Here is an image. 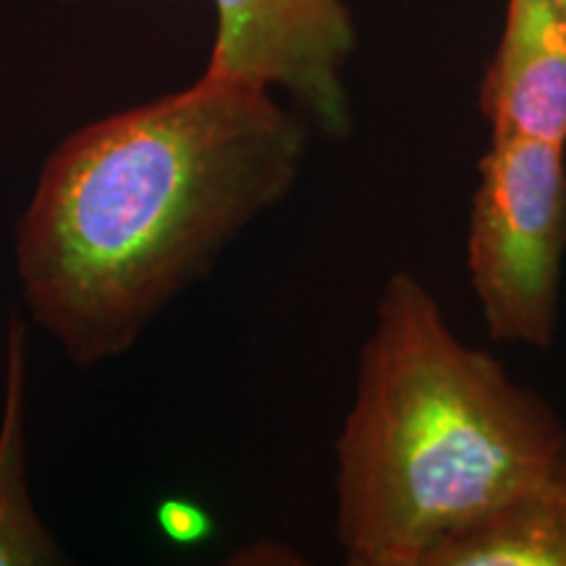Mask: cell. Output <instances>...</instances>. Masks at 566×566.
<instances>
[{
    "label": "cell",
    "instance_id": "cell-1",
    "mask_svg": "<svg viewBox=\"0 0 566 566\" xmlns=\"http://www.w3.org/2000/svg\"><path fill=\"white\" fill-rule=\"evenodd\" d=\"M304 153L273 90L208 74L69 134L13 237L32 321L82 370L122 357L292 192Z\"/></svg>",
    "mask_w": 566,
    "mask_h": 566
},
{
    "label": "cell",
    "instance_id": "cell-2",
    "mask_svg": "<svg viewBox=\"0 0 566 566\" xmlns=\"http://www.w3.org/2000/svg\"><path fill=\"white\" fill-rule=\"evenodd\" d=\"M564 449L554 409L464 344L422 281L394 273L336 441L338 546L352 566H424Z\"/></svg>",
    "mask_w": 566,
    "mask_h": 566
},
{
    "label": "cell",
    "instance_id": "cell-3",
    "mask_svg": "<svg viewBox=\"0 0 566 566\" xmlns=\"http://www.w3.org/2000/svg\"><path fill=\"white\" fill-rule=\"evenodd\" d=\"M564 254V145L493 137L480 160L467 265L495 342L554 344Z\"/></svg>",
    "mask_w": 566,
    "mask_h": 566
},
{
    "label": "cell",
    "instance_id": "cell-4",
    "mask_svg": "<svg viewBox=\"0 0 566 566\" xmlns=\"http://www.w3.org/2000/svg\"><path fill=\"white\" fill-rule=\"evenodd\" d=\"M205 74L283 90L328 137L352 132L346 66L357 30L344 0H212Z\"/></svg>",
    "mask_w": 566,
    "mask_h": 566
},
{
    "label": "cell",
    "instance_id": "cell-5",
    "mask_svg": "<svg viewBox=\"0 0 566 566\" xmlns=\"http://www.w3.org/2000/svg\"><path fill=\"white\" fill-rule=\"evenodd\" d=\"M493 137L566 147V19L551 0H506L499 51L480 87Z\"/></svg>",
    "mask_w": 566,
    "mask_h": 566
},
{
    "label": "cell",
    "instance_id": "cell-6",
    "mask_svg": "<svg viewBox=\"0 0 566 566\" xmlns=\"http://www.w3.org/2000/svg\"><path fill=\"white\" fill-rule=\"evenodd\" d=\"M424 566H566V449L546 478L438 543Z\"/></svg>",
    "mask_w": 566,
    "mask_h": 566
},
{
    "label": "cell",
    "instance_id": "cell-7",
    "mask_svg": "<svg viewBox=\"0 0 566 566\" xmlns=\"http://www.w3.org/2000/svg\"><path fill=\"white\" fill-rule=\"evenodd\" d=\"M27 325L17 315L6 336L0 415V566H53L66 556L32 504L27 478Z\"/></svg>",
    "mask_w": 566,
    "mask_h": 566
},
{
    "label": "cell",
    "instance_id": "cell-8",
    "mask_svg": "<svg viewBox=\"0 0 566 566\" xmlns=\"http://www.w3.org/2000/svg\"><path fill=\"white\" fill-rule=\"evenodd\" d=\"M155 522L166 541L176 546H197L212 535V520L189 499H163L155 509Z\"/></svg>",
    "mask_w": 566,
    "mask_h": 566
},
{
    "label": "cell",
    "instance_id": "cell-9",
    "mask_svg": "<svg viewBox=\"0 0 566 566\" xmlns=\"http://www.w3.org/2000/svg\"><path fill=\"white\" fill-rule=\"evenodd\" d=\"M551 3H554V6H556V9L564 13V19H566V0H551Z\"/></svg>",
    "mask_w": 566,
    "mask_h": 566
}]
</instances>
